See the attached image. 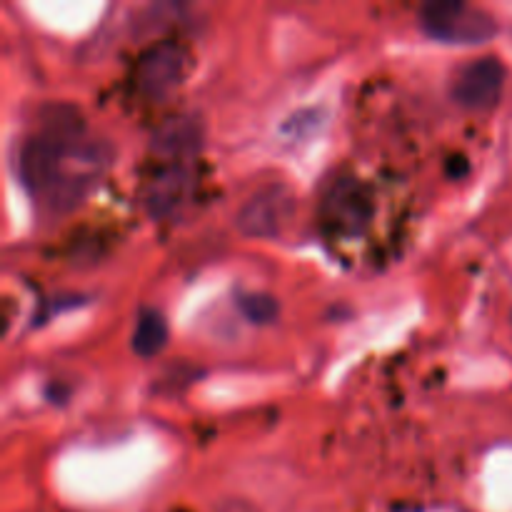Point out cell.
Returning <instances> with one entry per match:
<instances>
[{
    "mask_svg": "<svg viewBox=\"0 0 512 512\" xmlns=\"http://www.w3.org/2000/svg\"><path fill=\"white\" fill-rule=\"evenodd\" d=\"M110 145L85 133L83 118L70 105H48L40 125L20 148V180L50 213H68L110 163Z\"/></svg>",
    "mask_w": 512,
    "mask_h": 512,
    "instance_id": "6da1fadb",
    "label": "cell"
},
{
    "mask_svg": "<svg viewBox=\"0 0 512 512\" xmlns=\"http://www.w3.org/2000/svg\"><path fill=\"white\" fill-rule=\"evenodd\" d=\"M420 25L440 43L475 45L493 38L498 25L493 15L460 0H433L420 8Z\"/></svg>",
    "mask_w": 512,
    "mask_h": 512,
    "instance_id": "7a4b0ae2",
    "label": "cell"
},
{
    "mask_svg": "<svg viewBox=\"0 0 512 512\" xmlns=\"http://www.w3.org/2000/svg\"><path fill=\"white\" fill-rule=\"evenodd\" d=\"M190 53L175 40L148 45L135 60L133 85L143 98L160 100L183 85L190 73Z\"/></svg>",
    "mask_w": 512,
    "mask_h": 512,
    "instance_id": "3957f363",
    "label": "cell"
},
{
    "mask_svg": "<svg viewBox=\"0 0 512 512\" xmlns=\"http://www.w3.org/2000/svg\"><path fill=\"white\" fill-rule=\"evenodd\" d=\"M373 218V195L358 178H338L328 185L320 200V220L325 228L343 238L360 235Z\"/></svg>",
    "mask_w": 512,
    "mask_h": 512,
    "instance_id": "277c9868",
    "label": "cell"
},
{
    "mask_svg": "<svg viewBox=\"0 0 512 512\" xmlns=\"http://www.w3.org/2000/svg\"><path fill=\"white\" fill-rule=\"evenodd\" d=\"M295 210V195L285 185H265L250 195L238 213V228L248 238H275Z\"/></svg>",
    "mask_w": 512,
    "mask_h": 512,
    "instance_id": "5b68a950",
    "label": "cell"
},
{
    "mask_svg": "<svg viewBox=\"0 0 512 512\" xmlns=\"http://www.w3.org/2000/svg\"><path fill=\"white\" fill-rule=\"evenodd\" d=\"M193 188V160H155L143 188L145 208L153 218L175 213Z\"/></svg>",
    "mask_w": 512,
    "mask_h": 512,
    "instance_id": "8992f818",
    "label": "cell"
},
{
    "mask_svg": "<svg viewBox=\"0 0 512 512\" xmlns=\"http://www.w3.org/2000/svg\"><path fill=\"white\" fill-rule=\"evenodd\" d=\"M505 85V68L498 58H478L458 70L453 100L468 110H490L498 105Z\"/></svg>",
    "mask_w": 512,
    "mask_h": 512,
    "instance_id": "52a82bcc",
    "label": "cell"
},
{
    "mask_svg": "<svg viewBox=\"0 0 512 512\" xmlns=\"http://www.w3.org/2000/svg\"><path fill=\"white\" fill-rule=\"evenodd\" d=\"M203 145L200 123L193 115H173L153 135L155 160H193Z\"/></svg>",
    "mask_w": 512,
    "mask_h": 512,
    "instance_id": "ba28073f",
    "label": "cell"
},
{
    "mask_svg": "<svg viewBox=\"0 0 512 512\" xmlns=\"http://www.w3.org/2000/svg\"><path fill=\"white\" fill-rule=\"evenodd\" d=\"M168 323L158 310H143L133 330V350L140 358H153L165 348Z\"/></svg>",
    "mask_w": 512,
    "mask_h": 512,
    "instance_id": "9c48e42d",
    "label": "cell"
},
{
    "mask_svg": "<svg viewBox=\"0 0 512 512\" xmlns=\"http://www.w3.org/2000/svg\"><path fill=\"white\" fill-rule=\"evenodd\" d=\"M240 310L250 323H270L278 315V303L270 295L248 293L240 298Z\"/></svg>",
    "mask_w": 512,
    "mask_h": 512,
    "instance_id": "30bf717a",
    "label": "cell"
}]
</instances>
